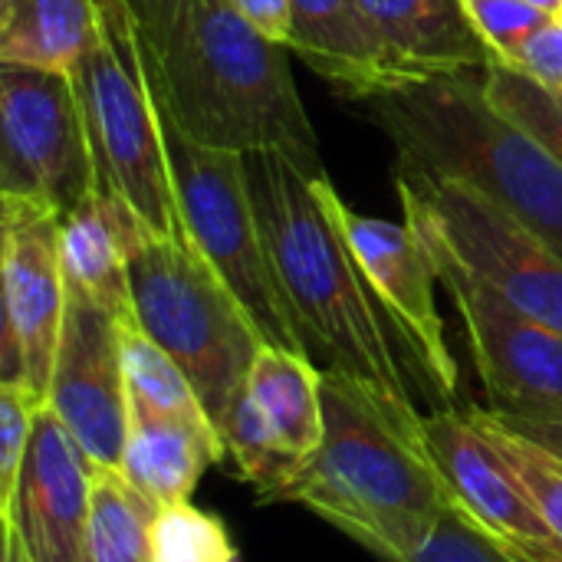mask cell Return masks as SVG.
<instances>
[{"label":"cell","mask_w":562,"mask_h":562,"mask_svg":"<svg viewBox=\"0 0 562 562\" xmlns=\"http://www.w3.org/2000/svg\"><path fill=\"white\" fill-rule=\"evenodd\" d=\"M128 3L155 95L188 138L234 155L283 151L310 178L326 175L283 43L227 0Z\"/></svg>","instance_id":"cell-1"},{"label":"cell","mask_w":562,"mask_h":562,"mask_svg":"<svg viewBox=\"0 0 562 562\" xmlns=\"http://www.w3.org/2000/svg\"><path fill=\"white\" fill-rule=\"evenodd\" d=\"M244 165L267 254L313 359L323 356V369L415 402L412 382L425 375V366L375 296L342 227L319 198L316 178L283 151H254L244 155Z\"/></svg>","instance_id":"cell-2"},{"label":"cell","mask_w":562,"mask_h":562,"mask_svg":"<svg viewBox=\"0 0 562 562\" xmlns=\"http://www.w3.org/2000/svg\"><path fill=\"white\" fill-rule=\"evenodd\" d=\"M323 445L270 501L310 507L366 550L412 520L454 507L415 402L323 369Z\"/></svg>","instance_id":"cell-3"},{"label":"cell","mask_w":562,"mask_h":562,"mask_svg":"<svg viewBox=\"0 0 562 562\" xmlns=\"http://www.w3.org/2000/svg\"><path fill=\"white\" fill-rule=\"evenodd\" d=\"M362 105L402 161L474 188L562 254V161L491 105L481 72L408 82Z\"/></svg>","instance_id":"cell-4"},{"label":"cell","mask_w":562,"mask_h":562,"mask_svg":"<svg viewBox=\"0 0 562 562\" xmlns=\"http://www.w3.org/2000/svg\"><path fill=\"white\" fill-rule=\"evenodd\" d=\"M128 286L135 326L184 369L221 431L267 346L257 323L188 234L142 227L128 254Z\"/></svg>","instance_id":"cell-5"},{"label":"cell","mask_w":562,"mask_h":562,"mask_svg":"<svg viewBox=\"0 0 562 562\" xmlns=\"http://www.w3.org/2000/svg\"><path fill=\"white\" fill-rule=\"evenodd\" d=\"M99 36L69 69L95 165V191L122 198L155 234H184L155 86L128 0H95Z\"/></svg>","instance_id":"cell-6"},{"label":"cell","mask_w":562,"mask_h":562,"mask_svg":"<svg viewBox=\"0 0 562 562\" xmlns=\"http://www.w3.org/2000/svg\"><path fill=\"white\" fill-rule=\"evenodd\" d=\"M158 115L181 231L194 240V247L211 260V267L244 303L267 346L293 349L313 359L267 254L244 155L198 145L175 125L161 102Z\"/></svg>","instance_id":"cell-7"},{"label":"cell","mask_w":562,"mask_h":562,"mask_svg":"<svg viewBox=\"0 0 562 562\" xmlns=\"http://www.w3.org/2000/svg\"><path fill=\"white\" fill-rule=\"evenodd\" d=\"M405 224L441 244L524 316L562 336V254L474 188L415 161L395 168Z\"/></svg>","instance_id":"cell-8"},{"label":"cell","mask_w":562,"mask_h":562,"mask_svg":"<svg viewBox=\"0 0 562 562\" xmlns=\"http://www.w3.org/2000/svg\"><path fill=\"white\" fill-rule=\"evenodd\" d=\"M0 194L56 214L95 194V165L69 72L0 63Z\"/></svg>","instance_id":"cell-9"},{"label":"cell","mask_w":562,"mask_h":562,"mask_svg":"<svg viewBox=\"0 0 562 562\" xmlns=\"http://www.w3.org/2000/svg\"><path fill=\"white\" fill-rule=\"evenodd\" d=\"M63 214L40 201L0 194L3 333L0 382H20L43 402L66 319Z\"/></svg>","instance_id":"cell-10"},{"label":"cell","mask_w":562,"mask_h":562,"mask_svg":"<svg viewBox=\"0 0 562 562\" xmlns=\"http://www.w3.org/2000/svg\"><path fill=\"white\" fill-rule=\"evenodd\" d=\"M415 231V227H412ZM418 234V231H415ZM422 237V234H418ZM441 286L461 316L474 369L494 412L530 415L562 408V336L524 316L491 283L471 273L441 244L422 237Z\"/></svg>","instance_id":"cell-11"},{"label":"cell","mask_w":562,"mask_h":562,"mask_svg":"<svg viewBox=\"0 0 562 562\" xmlns=\"http://www.w3.org/2000/svg\"><path fill=\"white\" fill-rule=\"evenodd\" d=\"M122 316L66 283V319L46 405L99 468H119L128 438Z\"/></svg>","instance_id":"cell-12"},{"label":"cell","mask_w":562,"mask_h":562,"mask_svg":"<svg viewBox=\"0 0 562 562\" xmlns=\"http://www.w3.org/2000/svg\"><path fill=\"white\" fill-rule=\"evenodd\" d=\"M316 191L333 211L336 224L342 227L375 296L385 303V310L412 339L431 389L451 405L458 392V362L448 349L445 319L438 313L435 286L441 280L425 240L408 224H392L352 211L336 191V184L329 181V175L316 178Z\"/></svg>","instance_id":"cell-13"},{"label":"cell","mask_w":562,"mask_h":562,"mask_svg":"<svg viewBox=\"0 0 562 562\" xmlns=\"http://www.w3.org/2000/svg\"><path fill=\"white\" fill-rule=\"evenodd\" d=\"M95 461L79 448L49 405L40 408L23 458L10 520L33 562H89V510Z\"/></svg>","instance_id":"cell-14"},{"label":"cell","mask_w":562,"mask_h":562,"mask_svg":"<svg viewBox=\"0 0 562 562\" xmlns=\"http://www.w3.org/2000/svg\"><path fill=\"white\" fill-rule=\"evenodd\" d=\"M425 445L451 504L501 543H553L537 504L477 425L474 412L441 405L422 415Z\"/></svg>","instance_id":"cell-15"},{"label":"cell","mask_w":562,"mask_h":562,"mask_svg":"<svg viewBox=\"0 0 562 562\" xmlns=\"http://www.w3.org/2000/svg\"><path fill=\"white\" fill-rule=\"evenodd\" d=\"M286 49L352 102L408 86L359 0H290Z\"/></svg>","instance_id":"cell-16"},{"label":"cell","mask_w":562,"mask_h":562,"mask_svg":"<svg viewBox=\"0 0 562 562\" xmlns=\"http://www.w3.org/2000/svg\"><path fill=\"white\" fill-rule=\"evenodd\" d=\"M408 82L484 72L497 56L464 0H359Z\"/></svg>","instance_id":"cell-17"},{"label":"cell","mask_w":562,"mask_h":562,"mask_svg":"<svg viewBox=\"0 0 562 562\" xmlns=\"http://www.w3.org/2000/svg\"><path fill=\"white\" fill-rule=\"evenodd\" d=\"M142 227L148 224L122 198L95 191L63 217L59 231L66 283L122 319H132L128 254Z\"/></svg>","instance_id":"cell-18"},{"label":"cell","mask_w":562,"mask_h":562,"mask_svg":"<svg viewBox=\"0 0 562 562\" xmlns=\"http://www.w3.org/2000/svg\"><path fill=\"white\" fill-rule=\"evenodd\" d=\"M227 458V445L207 431H198L168 418L128 415V438L119 471L155 507L188 504L201 474Z\"/></svg>","instance_id":"cell-19"},{"label":"cell","mask_w":562,"mask_h":562,"mask_svg":"<svg viewBox=\"0 0 562 562\" xmlns=\"http://www.w3.org/2000/svg\"><path fill=\"white\" fill-rule=\"evenodd\" d=\"M247 395L267 415L283 448L296 461H310L323 445L326 415H323V366L316 359L263 346L247 375Z\"/></svg>","instance_id":"cell-20"},{"label":"cell","mask_w":562,"mask_h":562,"mask_svg":"<svg viewBox=\"0 0 562 562\" xmlns=\"http://www.w3.org/2000/svg\"><path fill=\"white\" fill-rule=\"evenodd\" d=\"M95 36V0H0V63L69 72Z\"/></svg>","instance_id":"cell-21"},{"label":"cell","mask_w":562,"mask_h":562,"mask_svg":"<svg viewBox=\"0 0 562 562\" xmlns=\"http://www.w3.org/2000/svg\"><path fill=\"white\" fill-rule=\"evenodd\" d=\"M122 366H125L128 415L181 422V425H191V428L207 431L224 441V435L211 422L194 382L158 342H151L135 326V319L122 323Z\"/></svg>","instance_id":"cell-22"},{"label":"cell","mask_w":562,"mask_h":562,"mask_svg":"<svg viewBox=\"0 0 562 562\" xmlns=\"http://www.w3.org/2000/svg\"><path fill=\"white\" fill-rule=\"evenodd\" d=\"M155 507L119 468H95L89 510V562H151Z\"/></svg>","instance_id":"cell-23"},{"label":"cell","mask_w":562,"mask_h":562,"mask_svg":"<svg viewBox=\"0 0 562 562\" xmlns=\"http://www.w3.org/2000/svg\"><path fill=\"white\" fill-rule=\"evenodd\" d=\"M369 550L385 562H520L494 533L468 520L458 507L412 520Z\"/></svg>","instance_id":"cell-24"},{"label":"cell","mask_w":562,"mask_h":562,"mask_svg":"<svg viewBox=\"0 0 562 562\" xmlns=\"http://www.w3.org/2000/svg\"><path fill=\"white\" fill-rule=\"evenodd\" d=\"M221 435H224L227 454L234 458L240 477L257 487L260 501H270L303 468V461H296L283 448V441L273 431V425L267 422V415L247 395V385L237 395V402L231 405V412L221 425Z\"/></svg>","instance_id":"cell-25"},{"label":"cell","mask_w":562,"mask_h":562,"mask_svg":"<svg viewBox=\"0 0 562 562\" xmlns=\"http://www.w3.org/2000/svg\"><path fill=\"white\" fill-rule=\"evenodd\" d=\"M481 82H484V95L497 112H504L510 122L527 128L533 138H540L562 161V95L557 89L497 59L481 72Z\"/></svg>","instance_id":"cell-26"},{"label":"cell","mask_w":562,"mask_h":562,"mask_svg":"<svg viewBox=\"0 0 562 562\" xmlns=\"http://www.w3.org/2000/svg\"><path fill=\"white\" fill-rule=\"evenodd\" d=\"M471 412H474L477 425L484 428V435L501 451V458L510 464V471L517 474V481L524 484L530 501L537 504L543 524L550 527V540H553L550 547L562 557V461L553 458L550 451L537 448L533 441L497 425L487 408H471Z\"/></svg>","instance_id":"cell-27"},{"label":"cell","mask_w":562,"mask_h":562,"mask_svg":"<svg viewBox=\"0 0 562 562\" xmlns=\"http://www.w3.org/2000/svg\"><path fill=\"white\" fill-rule=\"evenodd\" d=\"M151 562H237V547L224 520L188 501L158 514Z\"/></svg>","instance_id":"cell-28"},{"label":"cell","mask_w":562,"mask_h":562,"mask_svg":"<svg viewBox=\"0 0 562 562\" xmlns=\"http://www.w3.org/2000/svg\"><path fill=\"white\" fill-rule=\"evenodd\" d=\"M43 405L46 402L33 389L0 382V514H7L16 497V481Z\"/></svg>","instance_id":"cell-29"},{"label":"cell","mask_w":562,"mask_h":562,"mask_svg":"<svg viewBox=\"0 0 562 562\" xmlns=\"http://www.w3.org/2000/svg\"><path fill=\"white\" fill-rule=\"evenodd\" d=\"M477 33L494 49L497 63H514L520 49L553 20L530 0H464Z\"/></svg>","instance_id":"cell-30"},{"label":"cell","mask_w":562,"mask_h":562,"mask_svg":"<svg viewBox=\"0 0 562 562\" xmlns=\"http://www.w3.org/2000/svg\"><path fill=\"white\" fill-rule=\"evenodd\" d=\"M510 66H517V69H524V72H530V76H537L540 82H547V86H553V82H560L562 79V13L560 16H553L524 49H520V56L510 63Z\"/></svg>","instance_id":"cell-31"},{"label":"cell","mask_w":562,"mask_h":562,"mask_svg":"<svg viewBox=\"0 0 562 562\" xmlns=\"http://www.w3.org/2000/svg\"><path fill=\"white\" fill-rule=\"evenodd\" d=\"M487 412L507 431L533 441L537 448L550 451L553 458L562 461V408L560 412H530V415H504V412H494V408H487Z\"/></svg>","instance_id":"cell-32"},{"label":"cell","mask_w":562,"mask_h":562,"mask_svg":"<svg viewBox=\"0 0 562 562\" xmlns=\"http://www.w3.org/2000/svg\"><path fill=\"white\" fill-rule=\"evenodd\" d=\"M250 26L286 46L290 36V0H227Z\"/></svg>","instance_id":"cell-33"},{"label":"cell","mask_w":562,"mask_h":562,"mask_svg":"<svg viewBox=\"0 0 562 562\" xmlns=\"http://www.w3.org/2000/svg\"><path fill=\"white\" fill-rule=\"evenodd\" d=\"M0 543H3V562H33L30 557V550L23 547V540H20V533H16V527L10 524V520H0Z\"/></svg>","instance_id":"cell-34"},{"label":"cell","mask_w":562,"mask_h":562,"mask_svg":"<svg viewBox=\"0 0 562 562\" xmlns=\"http://www.w3.org/2000/svg\"><path fill=\"white\" fill-rule=\"evenodd\" d=\"M520 562H562V557L550 543H504Z\"/></svg>","instance_id":"cell-35"},{"label":"cell","mask_w":562,"mask_h":562,"mask_svg":"<svg viewBox=\"0 0 562 562\" xmlns=\"http://www.w3.org/2000/svg\"><path fill=\"white\" fill-rule=\"evenodd\" d=\"M533 7H540L543 13H550V16H560L562 13V0H530Z\"/></svg>","instance_id":"cell-36"},{"label":"cell","mask_w":562,"mask_h":562,"mask_svg":"<svg viewBox=\"0 0 562 562\" xmlns=\"http://www.w3.org/2000/svg\"><path fill=\"white\" fill-rule=\"evenodd\" d=\"M550 89H557V92H560V95H562V79H560V82H553Z\"/></svg>","instance_id":"cell-37"}]
</instances>
